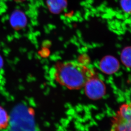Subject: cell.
<instances>
[{
    "instance_id": "5",
    "label": "cell",
    "mask_w": 131,
    "mask_h": 131,
    "mask_svg": "<svg viewBox=\"0 0 131 131\" xmlns=\"http://www.w3.org/2000/svg\"><path fill=\"white\" fill-rule=\"evenodd\" d=\"M12 26L16 29H22L27 24V18L25 14L21 10H17L12 14L10 19Z\"/></svg>"
},
{
    "instance_id": "3",
    "label": "cell",
    "mask_w": 131,
    "mask_h": 131,
    "mask_svg": "<svg viewBox=\"0 0 131 131\" xmlns=\"http://www.w3.org/2000/svg\"><path fill=\"white\" fill-rule=\"evenodd\" d=\"M83 87L86 95L93 100L101 99L106 93L105 83L95 74L88 79Z\"/></svg>"
},
{
    "instance_id": "8",
    "label": "cell",
    "mask_w": 131,
    "mask_h": 131,
    "mask_svg": "<svg viewBox=\"0 0 131 131\" xmlns=\"http://www.w3.org/2000/svg\"><path fill=\"white\" fill-rule=\"evenodd\" d=\"M10 117L4 109L0 106V130L4 129L9 126Z\"/></svg>"
},
{
    "instance_id": "10",
    "label": "cell",
    "mask_w": 131,
    "mask_h": 131,
    "mask_svg": "<svg viewBox=\"0 0 131 131\" xmlns=\"http://www.w3.org/2000/svg\"><path fill=\"white\" fill-rule=\"evenodd\" d=\"M3 65H4V60L2 57H1V56L0 55V70L1 68H2Z\"/></svg>"
},
{
    "instance_id": "1",
    "label": "cell",
    "mask_w": 131,
    "mask_h": 131,
    "mask_svg": "<svg viewBox=\"0 0 131 131\" xmlns=\"http://www.w3.org/2000/svg\"><path fill=\"white\" fill-rule=\"evenodd\" d=\"M94 74L86 66L75 61L59 63L54 68L55 80L61 85L71 90H78Z\"/></svg>"
},
{
    "instance_id": "2",
    "label": "cell",
    "mask_w": 131,
    "mask_h": 131,
    "mask_svg": "<svg viewBox=\"0 0 131 131\" xmlns=\"http://www.w3.org/2000/svg\"><path fill=\"white\" fill-rule=\"evenodd\" d=\"M112 131H131V103L123 104L111 120Z\"/></svg>"
},
{
    "instance_id": "6",
    "label": "cell",
    "mask_w": 131,
    "mask_h": 131,
    "mask_svg": "<svg viewBox=\"0 0 131 131\" xmlns=\"http://www.w3.org/2000/svg\"><path fill=\"white\" fill-rule=\"evenodd\" d=\"M47 3L49 9L54 13L61 12L67 4L66 0H47Z\"/></svg>"
},
{
    "instance_id": "9",
    "label": "cell",
    "mask_w": 131,
    "mask_h": 131,
    "mask_svg": "<svg viewBox=\"0 0 131 131\" xmlns=\"http://www.w3.org/2000/svg\"><path fill=\"white\" fill-rule=\"evenodd\" d=\"M120 5L125 13L131 14V0H120Z\"/></svg>"
},
{
    "instance_id": "11",
    "label": "cell",
    "mask_w": 131,
    "mask_h": 131,
    "mask_svg": "<svg viewBox=\"0 0 131 131\" xmlns=\"http://www.w3.org/2000/svg\"><path fill=\"white\" fill-rule=\"evenodd\" d=\"M16 1H18V2H23L26 1V0H15Z\"/></svg>"
},
{
    "instance_id": "4",
    "label": "cell",
    "mask_w": 131,
    "mask_h": 131,
    "mask_svg": "<svg viewBox=\"0 0 131 131\" xmlns=\"http://www.w3.org/2000/svg\"><path fill=\"white\" fill-rule=\"evenodd\" d=\"M120 66L118 59L111 55L103 57L99 63L100 71L107 75H111L117 72L120 68Z\"/></svg>"
},
{
    "instance_id": "7",
    "label": "cell",
    "mask_w": 131,
    "mask_h": 131,
    "mask_svg": "<svg viewBox=\"0 0 131 131\" xmlns=\"http://www.w3.org/2000/svg\"><path fill=\"white\" fill-rule=\"evenodd\" d=\"M120 59L125 66L131 68V46L125 47L123 49L120 54Z\"/></svg>"
}]
</instances>
